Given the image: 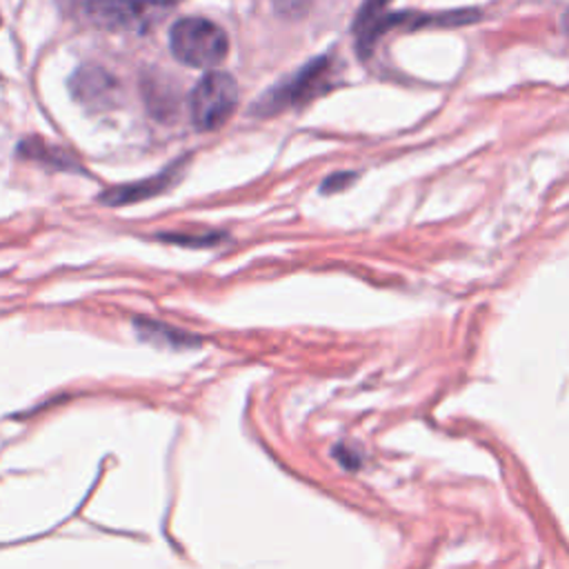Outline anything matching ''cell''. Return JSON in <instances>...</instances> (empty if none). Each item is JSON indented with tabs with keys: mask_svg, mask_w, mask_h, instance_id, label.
Wrapping results in <instances>:
<instances>
[{
	"mask_svg": "<svg viewBox=\"0 0 569 569\" xmlns=\"http://www.w3.org/2000/svg\"><path fill=\"white\" fill-rule=\"evenodd\" d=\"M164 0H60V7L98 29L147 31L167 11Z\"/></svg>",
	"mask_w": 569,
	"mask_h": 569,
	"instance_id": "1",
	"label": "cell"
},
{
	"mask_svg": "<svg viewBox=\"0 0 569 569\" xmlns=\"http://www.w3.org/2000/svg\"><path fill=\"white\" fill-rule=\"evenodd\" d=\"M169 44L171 53L180 62L198 69L216 67L229 53L227 33L216 22L196 16L173 22L169 31Z\"/></svg>",
	"mask_w": 569,
	"mask_h": 569,
	"instance_id": "2",
	"label": "cell"
},
{
	"mask_svg": "<svg viewBox=\"0 0 569 569\" xmlns=\"http://www.w3.org/2000/svg\"><path fill=\"white\" fill-rule=\"evenodd\" d=\"M238 104V84L224 71H211L200 78L189 98L191 120L200 131L222 127Z\"/></svg>",
	"mask_w": 569,
	"mask_h": 569,
	"instance_id": "3",
	"label": "cell"
},
{
	"mask_svg": "<svg viewBox=\"0 0 569 569\" xmlns=\"http://www.w3.org/2000/svg\"><path fill=\"white\" fill-rule=\"evenodd\" d=\"M329 71V60L327 58H316L309 60V64H305L289 82L273 87L269 93H264L253 107L251 113H260V116H271L276 111H280L287 104H298L309 100L325 82Z\"/></svg>",
	"mask_w": 569,
	"mask_h": 569,
	"instance_id": "4",
	"label": "cell"
},
{
	"mask_svg": "<svg viewBox=\"0 0 569 569\" xmlns=\"http://www.w3.org/2000/svg\"><path fill=\"white\" fill-rule=\"evenodd\" d=\"M71 96L89 111L113 109L120 102V82L102 67L84 64L69 80Z\"/></svg>",
	"mask_w": 569,
	"mask_h": 569,
	"instance_id": "5",
	"label": "cell"
},
{
	"mask_svg": "<svg viewBox=\"0 0 569 569\" xmlns=\"http://www.w3.org/2000/svg\"><path fill=\"white\" fill-rule=\"evenodd\" d=\"M187 160H189V158H180V160H176L173 164H169L167 169H162L160 173H156V176H151V178H147V180L113 187V189L100 193V200H102L104 204L118 207V204H131V202H138V200H147V198H151V196H158V193L167 191L171 184H176V182L180 180Z\"/></svg>",
	"mask_w": 569,
	"mask_h": 569,
	"instance_id": "6",
	"label": "cell"
},
{
	"mask_svg": "<svg viewBox=\"0 0 569 569\" xmlns=\"http://www.w3.org/2000/svg\"><path fill=\"white\" fill-rule=\"evenodd\" d=\"M391 0H365L356 22H353V33H356V49L360 58H367L371 49L376 47L378 38L391 29V11H389Z\"/></svg>",
	"mask_w": 569,
	"mask_h": 569,
	"instance_id": "7",
	"label": "cell"
},
{
	"mask_svg": "<svg viewBox=\"0 0 569 569\" xmlns=\"http://www.w3.org/2000/svg\"><path fill=\"white\" fill-rule=\"evenodd\" d=\"M18 153L22 158H31V160H38V162H47V164H53L56 169H67V171H78V162L73 158H69L62 149L58 147H49L44 140L40 138H27L20 142L18 147Z\"/></svg>",
	"mask_w": 569,
	"mask_h": 569,
	"instance_id": "8",
	"label": "cell"
},
{
	"mask_svg": "<svg viewBox=\"0 0 569 569\" xmlns=\"http://www.w3.org/2000/svg\"><path fill=\"white\" fill-rule=\"evenodd\" d=\"M136 327L140 331L142 338L147 340H169L171 345H191L193 338L191 336H184L180 331H173L171 327H164V325H158V322H149V320H136Z\"/></svg>",
	"mask_w": 569,
	"mask_h": 569,
	"instance_id": "9",
	"label": "cell"
},
{
	"mask_svg": "<svg viewBox=\"0 0 569 569\" xmlns=\"http://www.w3.org/2000/svg\"><path fill=\"white\" fill-rule=\"evenodd\" d=\"M167 242H176V244H189V247H207V244H216L218 242V233H204V236H184V233H167L160 236Z\"/></svg>",
	"mask_w": 569,
	"mask_h": 569,
	"instance_id": "10",
	"label": "cell"
},
{
	"mask_svg": "<svg viewBox=\"0 0 569 569\" xmlns=\"http://www.w3.org/2000/svg\"><path fill=\"white\" fill-rule=\"evenodd\" d=\"M356 178H358V173H347V171L333 173V176H329V178L322 182L320 191H322V193H336V191H340V189L349 187Z\"/></svg>",
	"mask_w": 569,
	"mask_h": 569,
	"instance_id": "11",
	"label": "cell"
},
{
	"mask_svg": "<svg viewBox=\"0 0 569 569\" xmlns=\"http://www.w3.org/2000/svg\"><path fill=\"white\" fill-rule=\"evenodd\" d=\"M333 456H336V458L340 460V465H342V467H347V469H356V467H358V462H360V456H358V453H353L351 449H345V447H342V449H336V451H333Z\"/></svg>",
	"mask_w": 569,
	"mask_h": 569,
	"instance_id": "12",
	"label": "cell"
},
{
	"mask_svg": "<svg viewBox=\"0 0 569 569\" xmlns=\"http://www.w3.org/2000/svg\"><path fill=\"white\" fill-rule=\"evenodd\" d=\"M562 31L569 36V11L562 16Z\"/></svg>",
	"mask_w": 569,
	"mask_h": 569,
	"instance_id": "13",
	"label": "cell"
},
{
	"mask_svg": "<svg viewBox=\"0 0 569 569\" xmlns=\"http://www.w3.org/2000/svg\"><path fill=\"white\" fill-rule=\"evenodd\" d=\"M164 2H176V0H164Z\"/></svg>",
	"mask_w": 569,
	"mask_h": 569,
	"instance_id": "14",
	"label": "cell"
}]
</instances>
